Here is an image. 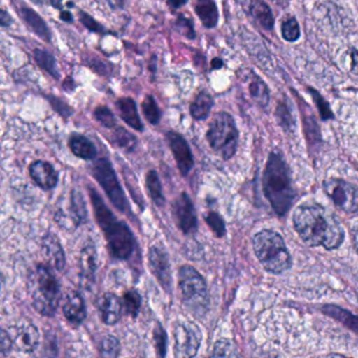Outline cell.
<instances>
[{"instance_id": "obj_1", "label": "cell", "mask_w": 358, "mask_h": 358, "mask_svg": "<svg viewBox=\"0 0 358 358\" xmlns=\"http://www.w3.org/2000/svg\"><path fill=\"white\" fill-rule=\"evenodd\" d=\"M293 225L299 238L310 247L327 250L338 248L345 240V230L337 217L316 203H306L295 209Z\"/></svg>"}, {"instance_id": "obj_2", "label": "cell", "mask_w": 358, "mask_h": 358, "mask_svg": "<svg viewBox=\"0 0 358 358\" xmlns=\"http://www.w3.org/2000/svg\"><path fill=\"white\" fill-rule=\"evenodd\" d=\"M87 189L96 221L108 241L110 253L117 259H129L136 246L133 232L125 222L117 219L96 188L89 186Z\"/></svg>"}, {"instance_id": "obj_3", "label": "cell", "mask_w": 358, "mask_h": 358, "mask_svg": "<svg viewBox=\"0 0 358 358\" xmlns=\"http://www.w3.org/2000/svg\"><path fill=\"white\" fill-rule=\"evenodd\" d=\"M263 188L273 210L278 215H286L294 202L295 192L288 165L278 152H271L268 158Z\"/></svg>"}, {"instance_id": "obj_4", "label": "cell", "mask_w": 358, "mask_h": 358, "mask_svg": "<svg viewBox=\"0 0 358 358\" xmlns=\"http://www.w3.org/2000/svg\"><path fill=\"white\" fill-rule=\"evenodd\" d=\"M27 288L38 313L45 316L56 313L62 299V287L49 266H35L29 273Z\"/></svg>"}, {"instance_id": "obj_5", "label": "cell", "mask_w": 358, "mask_h": 358, "mask_svg": "<svg viewBox=\"0 0 358 358\" xmlns=\"http://www.w3.org/2000/svg\"><path fill=\"white\" fill-rule=\"evenodd\" d=\"M252 245L259 263L267 271L280 274L290 269L292 265L290 253L278 232L262 230L253 236Z\"/></svg>"}, {"instance_id": "obj_6", "label": "cell", "mask_w": 358, "mask_h": 358, "mask_svg": "<svg viewBox=\"0 0 358 358\" xmlns=\"http://www.w3.org/2000/svg\"><path fill=\"white\" fill-rule=\"evenodd\" d=\"M178 286L188 311L196 317H202L208 311L209 293L203 276L192 266L184 265L178 274Z\"/></svg>"}, {"instance_id": "obj_7", "label": "cell", "mask_w": 358, "mask_h": 358, "mask_svg": "<svg viewBox=\"0 0 358 358\" xmlns=\"http://www.w3.org/2000/svg\"><path fill=\"white\" fill-rule=\"evenodd\" d=\"M206 139L210 148L222 157L229 160L236 155L238 148V131L231 115L217 113L209 124Z\"/></svg>"}, {"instance_id": "obj_8", "label": "cell", "mask_w": 358, "mask_h": 358, "mask_svg": "<svg viewBox=\"0 0 358 358\" xmlns=\"http://www.w3.org/2000/svg\"><path fill=\"white\" fill-rule=\"evenodd\" d=\"M90 171L116 209L124 215H129L131 213V205L112 162L108 158L98 159L94 161Z\"/></svg>"}, {"instance_id": "obj_9", "label": "cell", "mask_w": 358, "mask_h": 358, "mask_svg": "<svg viewBox=\"0 0 358 358\" xmlns=\"http://www.w3.org/2000/svg\"><path fill=\"white\" fill-rule=\"evenodd\" d=\"M176 358H194L202 343V332L194 322L183 320L173 327Z\"/></svg>"}, {"instance_id": "obj_10", "label": "cell", "mask_w": 358, "mask_h": 358, "mask_svg": "<svg viewBox=\"0 0 358 358\" xmlns=\"http://www.w3.org/2000/svg\"><path fill=\"white\" fill-rule=\"evenodd\" d=\"M322 187L337 208L347 213H357V187L339 179H328L324 182Z\"/></svg>"}, {"instance_id": "obj_11", "label": "cell", "mask_w": 358, "mask_h": 358, "mask_svg": "<svg viewBox=\"0 0 358 358\" xmlns=\"http://www.w3.org/2000/svg\"><path fill=\"white\" fill-rule=\"evenodd\" d=\"M165 138L177 163L180 173L182 177H187L194 166V157L187 140L181 134L173 131H167Z\"/></svg>"}, {"instance_id": "obj_12", "label": "cell", "mask_w": 358, "mask_h": 358, "mask_svg": "<svg viewBox=\"0 0 358 358\" xmlns=\"http://www.w3.org/2000/svg\"><path fill=\"white\" fill-rule=\"evenodd\" d=\"M176 223L184 234H192L198 228V217L194 202L187 192H183L173 203Z\"/></svg>"}, {"instance_id": "obj_13", "label": "cell", "mask_w": 358, "mask_h": 358, "mask_svg": "<svg viewBox=\"0 0 358 358\" xmlns=\"http://www.w3.org/2000/svg\"><path fill=\"white\" fill-rule=\"evenodd\" d=\"M148 262L157 280L165 290L171 292V272L169 265V257L164 249L159 246L150 247L148 252Z\"/></svg>"}, {"instance_id": "obj_14", "label": "cell", "mask_w": 358, "mask_h": 358, "mask_svg": "<svg viewBox=\"0 0 358 358\" xmlns=\"http://www.w3.org/2000/svg\"><path fill=\"white\" fill-rule=\"evenodd\" d=\"M29 171L33 181L43 190L53 189L59 181V173L55 167L47 161H34L31 163Z\"/></svg>"}, {"instance_id": "obj_15", "label": "cell", "mask_w": 358, "mask_h": 358, "mask_svg": "<svg viewBox=\"0 0 358 358\" xmlns=\"http://www.w3.org/2000/svg\"><path fill=\"white\" fill-rule=\"evenodd\" d=\"M41 335L38 329L33 322H20L14 330L13 343L17 350L27 353L34 352L38 347Z\"/></svg>"}, {"instance_id": "obj_16", "label": "cell", "mask_w": 358, "mask_h": 358, "mask_svg": "<svg viewBox=\"0 0 358 358\" xmlns=\"http://www.w3.org/2000/svg\"><path fill=\"white\" fill-rule=\"evenodd\" d=\"M41 247H43V257L49 267L58 271L64 269L66 266V255L57 236L52 232L45 234L43 236Z\"/></svg>"}, {"instance_id": "obj_17", "label": "cell", "mask_w": 358, "mask_h": 358, "mask_svg": "<svg viewBox=\"0 0 358 358\" xmlns=\"http://www.w3.org/2000/svg\"><path fill=\"white\" fill-rule=\"evenodd\" d=\"M16 12L22 18L26 26L34 33L39 38L43 39L47 43H52V33L48 27L47 22L43 20L41 15L32 8L27 6H20L16 8Z\"/></svg>"}, {"instance_id": "obj_18", "label": "cell", "mask_w": 358, "mask_h": 358, "mask_svg": "<svg viewBox=\"0 0 358 358\" xmlns=\"http://www.w3.org/2000/svg\"><path fill=\"white\" fill-rule=\"evenodd\" d=\"M122 309V303L114 293H106L98 301V310L102 322L106 324H117L120 320Z\"/></svg>"}, {"instance_id": "obj_19", "label": "cell", "mask_w": 358, "mask_h": 358, "mask_svg": "<svg viewBox=\"0 0 358 358\" xmlns=\"http://www.w3.org/2000/svg\"><path fill=\"white\" fill-rule=\"evenodd\" d=\"M64 313L70 324L75 326L83 324V320L87 317V307L80 293L73 291L66 295Z\"/></svg>"}, {"instance_id": "obj_20", "label": "cell", "mask_w": 358, "mask_h": 358, "mask_svg": "<svg viewBox=\"0 0 358 358\" xmlns=\"http://www.w3.org/2000/svg\"><path fill=\"white\" fill-rule=\"evenodd\" d=\"M119 117L124 121L129 127L137 131H144V124L140 118L137 104L131 97H121L116 101Z\"/></svg>"}, {"instance_id": "obj_21", "label": "cell", "mask_w": 358, "mask_h": 358, "mask_svg": "<svg viewBox=\"0 0 358 358\" xmlns=\"http://www.w3.org/2000/svg\"><path fill=\"white\" fill-rule=\"evenodd\" d=\"M69 148L77 158L83 160H95L98 152L95 144L87 136L74 133L70 136L68 142Z\"/></svg>"}, {"instance_id": "obj_22", "label": "cell", "mask_w": 358, "mask_h": 358, "mask_svg": "<svg viewBox=\"0 0 358 358\" xmlns=\"http://www.w3.org/2000/svg\"><path fill=\"white\" fill-rule=\"evenodd\" d=\"M247 7L249 15L265 30H272L274 26V18L272 15L271 9L263 1H248L242 3Z\"/></svg>"}, {"instance_id": "obj_23", "label": "cell", "mask_w": 358, "mask_h": 358, "mask_svg": "<svg viewBox=\"0 0 358 358\" xmlns=\"http://www.w3.org/2000/svg\"><path fill=\"white\" fill-rule=\"evenodd\" d=\"M194 12L205 28L213 29L217 27L219 22V10L213 1H209V0L198 1L194 5Z\"/></svg>"}, {"instance_id": "obj_24", "label": "cell", "mask_w": 358, "mask_h": 358, "mask_svg": "<svg viewBox=\"0 0 358 358\" xmlns=\"http://www.w3.org/2000/svg\"><path fill=\"white\" fill-rule=\"evenodd\" d=\"M213 99L206 91L200 92L190 104L189 112L192 118L196 121L206 120L213 110Z\"/></svg>"}, {"instance_id": "obj_25", "label": "cell", "mask_w": 358, "mask_h": 358, "mask_svg": "<svg viewBox=\"0 0 358 358\" xmlns=\"http://www.w3.org/2000/svg\"><path fill=\"white\" fill-rule=\"evenodd\" d=\"M70 213L71 219L76 227L87 221V209L85 196L76 188H74L71 192Z\"/></svg>"}, {"instance_id": "obj_26", "label": "cell", "mask_w": 358, "mask_h": 358, "mask_svg": "<svg viewBox=\"0 0 358 358\" xmlns=\"http://www.w3.org/2000/svg\"><path fill=\"white\" fill-rule=\"evenodd\" d=\"M33 56H34L35 62L41 70L45 71L55 80H59L62 74H60L57 60L54 57L53 54L50 53L47 50L36 49L33 52Z\"/></svg>"}, {"instance_id": "obj_27", "label": "cell", "mask_w": 358, "mask_h": 358, "mask_svg": "<svg viewBox=\"0 0 358 358\" xmlns=\"http://www.w3.org/2000/svg\"><path fill=\"white\" fill-rule=\"evenodd\" d=\"M145 187L148 196L157 206H163L165 203L164 194H163L162 184L158 173L154 169L148 171L145 176Z\"/></svg>"}, {"instance_id": "obj_28", "label": "cell", "mask_w": 358, "mask_h": 358, "mask_svg": "<svg viewBox=\"0 0 358 358\" xmlns=\"http://www.w3.org/2000/svg\"><path fill=\"white\" fill-rule=\"evenodd\" d=\"M322 312L334 320L343 322L350 330L358 335V316L353 315L347 310L336 307V306H324L322 308Z\"/></svg>"}, {"instance_id": "obj_29", "label": "cell", "mask_w": 358, "mask_h": 358, "mask_svg": "<svg viewBox=\"0 0 358 358\" xmlns=\"http://www.w3.org/2000/svg\"><path fill=\"white\" fill-rule=\"evenodd\" d=\"M249 94L262 108L269 103V90L266 83L257 75L253 74L249 83Z\"/></svg>"}, {"instance_id": "obj_30", "label": "cell", "mask_w": 358, "mask_h": 358, "mask_svg": "<svg viewBox=\"0 0 358 358\" xmlns=\"http://www.w3.org/2000/svg\"><path fill=\"white\" fill-rule=\"evenodd\" d=\"M96 259H97V255H96L95 246L92 244L85 246L81 251L80 255L81 273L85 278H90V280L93 278L97 267Z\"/></svg>"}, {"instance_id": "obj_31", "label": "cell", "mask_w": 358, "mask_h": 358, "mask_svg": "<svg viewBox=\"0 0 358 358\" xmlns=\"http://www.w3.org/2000/svg\"><path fill=\"white\" fill-rule=\"evenodd\" d=\"M113 141L117 144L119 148L127 152H135L138 145L137 138L135 135L127 131L122 127H117L113 133Z\"/></svg>"}, {"instance_id": "obj_32", "label": "cell", "mask_w": 358, "mask_h": 358, "mask_svg": "<svg viewBox=\"0 0 358 358\" xmlns=\"http://www.w3.org/2000/svg\"><path fill=\"white\" fill-rule=\"evenodd\" d=\"M142 112L148 122L152 125H158L161 121V110L154 96L148 95L141 104Z\"/></svg>"}, {"instance_id": "obj_33", "label": "cell", "mask_w": 358, "mask_h": 358, "mask_svg": "<svg viewBox=\"0 0 358 358\" xmlns=\"http://www.w3.org/2000/svg\"><path fill=\"white\" fill-rule=\"evenodd\" d=\"M208 358H241L236 348L227 339L215 343L213 354Z\"/></svg>"}, {"instance_id": "obj_34", "label": "cell", "mask_w": 358, "mask_h": 358, "mask_svg": "<svg viewBox=\"0 0 358 358\" xmlns=\"http://www.w3.org/2000/svg\"><path fill=\"white\" fill-rule=\"evenodd\" d=\"M142 299L139 293L136 290H129L123 296V307L125 312L131 317H136L139 313Z\"/></svg>"}, {"instance_id": "obj_35", "label": "cell", "mask_w": 358, "mask_h": 358, "mask_svg": "<svg viewBox=\"0 0 358 358\" xmlns=\"http://www.w3.org/2000/svg\"><path fill=\"white\" fill-rule=\"evenodd\" d=\"M120 352V343L117 337L106 335L101 341L100 355L101 358H117Z\"/></svg>"}, {"instance_id": "obj_36", "label": "cell", "mask_w": 358, "mask_h": 358, "mask_svg": "<svg viewBox=\"0 0 358 358\" xmlns=\"http://www.w3.org/2000/svg\"><path fill=\"white\" fill-rule=\"evenodd\" d=\"M96 120L106 129H116L117 120L114 113L106 106H99L94 110Z\"/></svg>"}, {"instance_id": "obj_37", "label": "cell", "mask_w": 358, "mask_h": 358, "mask_svg": "<svg viewBox=\"0 0 358 358\" xmlns=\"http://www.w3.org/2000/svg\"><path fill=\"white\" fill-rule=\"evenodd\" d=\"M175 28L180 34L183 35L189 41H194L196 38V30H194V24L192 20L188 18L184 14H179L177 20L175 22Z\"/></svg>"}, {"instance_id": "obj_38", "label": "cell", "mask_w": 358, "mask_h": 358, "mask_svg": "<svg viewBox=\"0 0 358 358\" xmlns=\"http://www.w3.org/2000/svg\"><path fill=\"white\" fill-rule=\"evenodd\" d=\"M282 36L285 41L294 43L301 36L299 22L294 17L287 18L282 24Z\"/></svg>"}, {"instance_id": "obj_39", "label": "cell", "mask_w": 358, "mask_h": 358, "mask_svg": "<svg viewBox=\"0 0 358 358\" xmlns=\"http://www.w3.org/2000/svg\"><path fill=\"white\" fill-rule=\"evenodd\" d=\"M79 22L83 24L85 28H87L90 32L97 33V34L108 35V31L106 30V27L102 26L101 24L97 22L95 18L92 17L89 13L85 11H79Z\"/></svg>"}, {"instance_id": "obj_40", "label": "cell", "mask_w": 358, "mask_h": 358, "mask_svg": "<svg viewBox=\"0 0 358 358\" xmlns=\"http://www.w3.org/2000/svg\"><path fill=\"white\" fill-rule=\"evenodd\" d=\"M205 221L208 224L209 227L211 228V230H213L215 236L221 238V236L225 234V223H224L223 219H222L219 213L209 211V213L205 215Z\"/></svg>"}, {"instance_id": "obj_41", "label": "cell", "mask_w": 358, "mask_h": 358, "mask_svg": "<svg viewBox=\"0 0 358 358\" xmlns=\"http://www.w3.org/2000/svg\"><path fill=\"white\" fill-rule=\"evenodd\" d=\"M48 99H49L50 104H51L53 110H55L57 114H59L62 118H69V117L72 116L73 113H74L73 108H71L66 102H64L62 98L51 95L48 97Z\"/></svg>"}, {"instance_id": "obj_42", "label": "cell", "mask_w": 358, "mask_h": 358, "mask_svg": "<svg viewBox=\"0 0 358 358\" xmlns=\"http://www.w3.org/2000/svg\"><path fill=\"white\" fill-rule=\"evenodd\" d=\"M278 119L280 121V125L284 129H291L294 127V120H293L292 115H291L290 110L284 104L280 103L278 106Z\"/></svg>"}, {"instance_id": "obj_43", "label": "cell", "mask_w": 358, "mask_h": 358, "mask_svg": "<svg viewBox=\"0 0 358 358\" xmlns=\"http://www.w3.org/2000/svg\"><path fill=\"white\" fill-rule=\"evenodd\" d=\"M154 338L156 341L157 348L160 352L161 356L164 357L165 351H166V333L163 330L161 324H157L156 329L154 331Z\"/></svg>"}, {"instance_id": "obj_44", "label": "cell", "mask_w": 358, "mask_h": 358, "mask_svg": "<svg viewBox=\"0 0 358 358\" xmlns=\"http://www.w3.org/2000/svg\"><path fill=\"white\" fill-rule=\"evenodd\" d=\"M13 345V339L10 337L9 333L3 330V332H1V353H3V355L9 353Z\"/></svg>"}, {"instance_id": "obj_45", "label": "cell", "mask_w": 358, "mask_h": 358, "mask_svg": "<svg viewBox=\"0 0 358 358\" xmlns=\"http://www.w3.org/2000/svg\"><path fill=\"white\" fill-rule=\"evenodd\" d=\"M351 56V71L353 74L358 75V47L352 48L350 52Z\"/></svg>"}, {"instance_id": "obj_46", "label": "cell", "mask_w": 358, "mask_h": 358, "mask_svg": "<svg viewBox=\"0 0 358 358\" xmlns=\"http://www.w3.org/2000/svg\"><path fill=\"white\" fill-rule=\"evenodd\" d=\"M12 22H13V20H12L10 14L5 9L0 10V24H1V27L8 28V27H11Z\"/></svg>"}, {"instance_id": "obj_47", "label": "cell", "mask_w": 358, "mask_h": 358, "mask_svg": "<svg viewBox=\"0 0 358 358\" xmlns=\"http://www.w3.org/2000/svg\"><path fill=\"white\" fill-rule=\"evenodd\" d=\"M352 238H353L354 246L358 252V222H356L352 228Z\"/></svg>"}, {"instance_id": "obj_48", "label": "cell", "mask_w": 358, "mask_h": 358, "mask_svg": "<svg viewBox=\"0 0 358 358\" xmlns=\"http://www.w3.org/2000/svg\"><path fill=\"white\" fill-rule=\"evenodd\" d=\"M60 20L64 22H74V17L73 14L70 11H62L60 13Z\"/></svg>"}, {"instance_id": "obj_49", "label": "cell", "mask_w": 358, "mask_h": 358, "mask_svg": "<svg viewBox=\"0 0 358 358\" xmlns=\"http://www.w3.org/2000/svg\"><path fill=\"white\" fill-rule=\"evenodd\" d=\"M223 60L221 58H213V62H211V70H220V69L223 68Z\"/></svg>"}, {"instance_id": "obj_50", "label": "cell", "mask_w": 358, "mask_h": 358, "mask_svg": "<svg viewBox=\"0 0 358 358\" xmlns=\"http://www.w3.org/2000/svg\"><path fill=\"white\" fill-rule=\"evenodd\" d=\"M186 3H187V1H167V5L173 9H179L180 7L186 5Z\"/></svg>"}, {"instance_id": "obj_51", "label": "cell", "mask_w": 358, "mask_h": 358, "mask_svg": "<svg viewBox=\"0 0 358 358\" xmlns=\"http://www.w3.org/2000/svg\"><path fill=\"white\" fill-rule=\"evenodd\" d=\"M327 358H349V357H345V356L341 355V354L333 353V354H330V355H329L328 357H327Z\"/></svg>"}, {"instance_id": "obj_52", "label": "cell", "mask_w": 358, "mask_h": 358, "mask_svg": "<svg viewBox=\"0 0 358 358\" xmlns=\"http://www.w3.org/2000/svg\"><path fill=\"white\" fill-rule=\"evenodd\" d=\"M66 6H68V7H74V3H66Z\"/></svg>"}]
</instances>
